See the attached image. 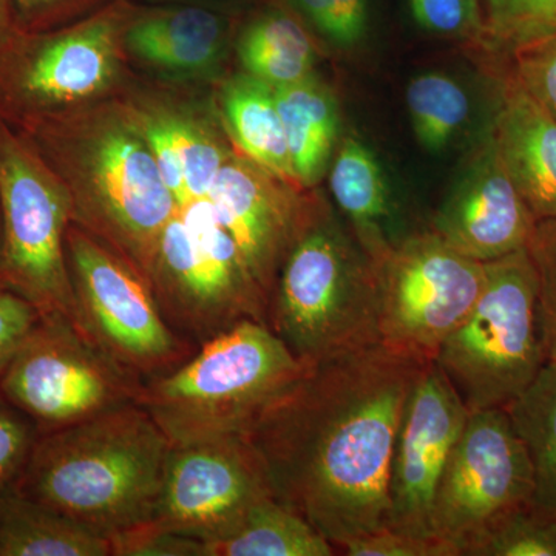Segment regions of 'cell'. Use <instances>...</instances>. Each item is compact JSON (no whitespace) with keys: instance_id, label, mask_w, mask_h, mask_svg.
<instances>
[{"instance_id":"8fae6325","label":"cell","mask_w":556,"mask_h":556,"mask_svg":"<svg viewBox=\"0 0 556 556\" xmlns=\"http://www.w3.org/2000/svg\"><path fill=\"white\" fill-rule=\"evenodd\" d=\"M141 390L139 380L60 317L39 318L0 378V394L39 434L138 404Z\"/></svg>"},{"instance_id":"2e32d148","label":"cell","mask_w":556,"mask_h":556,"mask_svg":"<svg viewBox=\"0 0 556 556\" xmlns=\"http://www.w3.org/2000/svg\"><path fill=\"white\" fill-rule=\"evenodd\" d=\"M320 195V188L291 185L237 150L219 169L208 203L236 241L266 300Z\"/></svg>"},{"instance_id":"d4e9b609","label":"cell","mask_w":556,"mask_h":556,"mask_svg":"<svg viewBox=\"0 0 556 556\" xmlns=\"http://www.w3.org/2000/svg\"><path fill=\"white\" fill-rule=\"evenodd\" d=\"M0 556H112L108 538L13 492L0 500Z\"/></svg>"},{"instance_id":"8d00e7d4","label":"cell","mask_w":556,"mask_h":556,"mask_svg":"<svg viewBox=\"0 0 556 556\" xmlns=\"http://www.w3.org/2000/svg\"><path fill=\"white\" fill-rule=\"evenodd\" d=\"M112 556H206V543L146 522L110 538Z\"/></svg>"},{"instance_id":"ba28073f","label":"cell","mask_w":556,"mask_h":556,"mask_svg":"<svg viewBox=\"0 0 556 556\" xmlns=\"http://www.w3.org/2000/svg\"><path fill=\"white\" fill-rule=\"evenodd\" d=\"M148 278L182 339L200 346L243 320L268 325V300L207 199L178 207L161 232Z\"/></svg>"},{"instance_id":"f35d334b","label":"cell","mask_w":556,"mask_h":556,"mask_svg":"<svg viewBox=\"0 0 556 556\" xmlns=\"http://www.w3.org/2000/svg\"><path fill=\"white\" fill-rule=\"evenodd\" d=\"M39 318V311L30 302L0 287V378Z\"/></svg>"},{"instance_id":"6da1fadb","label":"cell","mask_w":556,"mask_h":556,"mask_svg":"<svg viewBox=\"0 0 556 556\" xmlns=\"http://www.w3.org/2000/svg\"><path fill=\"white\" fill-rule=\"evenodd\" d=\"M427 364L383 343L313 362L247 434L274 497L338 552L387 527L399 427Z\"/></svg>"},{"instance_id":"3957f363","label":"cell","mask_w":556,"mask_h":556,"mask_svg":"<svg viewBox=\"0 0 556 556\" xmlns=\"http://www.w3.org/2000/svg\"><path fill=\"white\" fill-rule=\"evenodd\" d=\"M172 445L139 404L39 434L16 493L110 538L152 518Z\"/></svg>"},{"instance_id":"cb8c5ba5","label":"cell","mask_w":556,"mask_h":556,"mask_svg":"<svg viewBox=\"0 0 556 556\" xmlns=\"http://www.w3.org/2000/svg\"><path fill=\"white\" fill-rule=\"evenodd\" d=\"M274 90L300 186L318 189L343 134L336 91L318 72Z\"/></svg>"},{"instance_id":"f546056e","label":"cell","mask_w":556,"mask_h":556,"mask_svg":"<svg viewBox=\"0 0 556 556\" xmlns=\"http://www.w3.org/2000/svg\"><path fill=\"white\" fill-rule=\"evenodd\" d=\"M320 49L346 53L357 50L367 39L371 20V0H281Z\"/></svg>"},{"instance_id":"d6986e66","label":"cell","mask_w":556,"mask_h":556,"mask_svg":"<svg viewBox=\"0 0 556 556\" xmlns=\"http://www.w3.org/2000/svg\"><path fill=\"white\" fill-rule=\"evenodd\" d=\"M492 70L497 153L536 222L556 218V119L519 86L504 61Z\"/></svg>"},{"instance_id":"9c48e42d","label":"cell","mask_w":556,"mask_h":556,"mask_svg":"<svg viewBox=\"0 0 556 556\" xmlns=\"http://www.w3.org/2000/svg\"><path fill=\"white\" fill-rule=\"evenodd\" d=\"M72 201L30 139L0 121V287L78 328L65 237ZM79 329V328H78Z\"/></svg>"},{"instance_id":"8992f818","label":"cell","mask_w":556,"mask_h":556,"mask_svg":"<svg viewBox=\"0 0 556 556\" xmlns=\"http://www.w3.org/2000/svg\"><path fill=\"white\" fill-rule=\"evenodd\" d=\"M129 0L56 30H13L0 43V121L27 131L98 102L135 80L123 50Z\"/></svg>"},{"instance_id":"f1b7e54d","label":"cell","mask_w":556,"mask_h":556,"mask_svg":"<svg viewBox=\"0 0 556 556\" xmlns=\"http://www.w3.org/2000/svg\"><path fill=\"white\" fill-rule=\"evenodd\" d=\"M484 51L504 61L518 47L556 35V0H482Z\"/></svg>"},{"instance_id":"d6a6232c","label":"cell","mask_w":556,"mask_h":556,"mask_svg":"<svg viewBox=\"0 0 556 556\" xmlns=\"http://www.w3.org/2000/svg\"><path fill=\"white\" fill-rule=\"evenodd\" d=\"M504 64L519 86L556 119V35L518 47Z\"/></svg>"},{"instance_id":"484cf974","label":"cell","mask_w":556,"mask_h":556,"mask_svg":"<svg viewBox=\"0 0 556 556\" xmlns=\"http://www.w3.org/2000/svg\"><path fill=\"white\" fill-rule=\"evenodd\" d=\"M332 555H339L334 544L274 496L255 504L229 535L206 544V556Z\"/></svg>"},{"instance_id":"603a6c76","label":"cell","mask_w":556,"mask_h":556,"mask_svg":"<svg viewBox=\"0 0 556 556\" xmlns=\"http://www.w3.org/2000/svg\"><path fill=\"white\" fill-rule=\"evenodd\" d=\"M214 101L237 152L302 188L292 166L274 87L237 68L215 84Z\"/></svg>"},{"instance_id":"7402d4cb","label":"cell","mask_w":556,"mask_h":556,"mask_svg":"<svg viewBox=\"0 0 556 556\" xmlns=\"http://www.w3.org/2000/svg\"><path fill=\"white\" fill-rule=\"evenodd\" d=\"M320 46L281 0H262L241 14L233 60L270 87L291 86L317 73Z\"/></svg>"},{"instance_id":"ab89813d","label":"cell","mask_w":556,"mask_h":556,"mask_svg":"<svg viewBox=\"0 0 556 556\" xmlns=\"http://www.w3.org/2000/svg\"><path fill=\"white\" fill-rule=\"evenodd\" d=\"M142 5H195L204 9L225 11L240 16L244 11L257 5L262 0H130Z\"/></svg>"},{"instance_id":"5b68a950","label":"cell","mask_w":556,"mask_h":556,"mask_svg":"<svg viewBox=\"0 0 556 556\" xmlns=\"http://www.w3.org/2000/svg\"><path fill=\"white\" fill-rule=\"evenodd\" d=\"M306 365L268 325L243 320L200 345L174 371L142 383L138 404L170 445L247 437Z\"/></svg>"},{"instance_id":"44dd1931","label":"cell","mask_w":556,"mask_h":556,"mask_svg":"<svg viewBox=\"0 0 556 556\" xmlns=\"http://www.w3.org/2000/svg\"><path fill=\"white\" fill-rule=\"evenodd\" d=\"M135 83L169 130L185 172L188 203L207 199L223 164L236 152L219 121L214 87L169 86L139 78Z\"/></svg>"},{"instance_id":"83f0119b","label":"cell","mask_w":556,"mask_h":556,"mask_svg":"<svg viewBox=\"0 0 556 556\" xmlns=\"http://www.w3.org/2000/svg\"><path fill=\"white\" fill-rule=\"evenodd\" d=\"M405 102L413 134L430 153L447 150L471 118L470 93L445 72H426L409 80Z\"/></svg>"},{"instance_id":"30bf717a","label":"cell","mask_w":556,"mask_h":556,"mask_svg":"<svg viewBox=\"0 0 556 556\" xmlns=\"http://www.w3.org/2000/svg\"><path fill=\"white\" fill-rule=\"evenodd\" d=\"M65 252L79 331L131 378L159 379L199 350L170 327L149 278L116 249L72 222Z\"/></svg>"},{"instance_id":"4fadbf2b","label":"cell","mask_w":556,"mask_h":556,"mask_svg":"<svg viewBox=\"0 0 556 556\" xmlns=\"http://www.w3.org/2000/svg\"><path fill=\"white\" fill-rule=\"evenodd\" d=\"M533 490L529 456L506 409L471 412L439 482L431 535L468 556L501 522L532 506Z\"/></svg>"},{"instance_id":"836d02e7","label":"cell","mask_w":556,"mask_h":556,"mask_svg":"<svg viewBox=\"0 0 556 556\" xmlns=\"http://www.w3.org/2000/svg\"><path fill=\"white\" fill-rule=\"evenodd\" d=\"M38 438L35 424L0 394V500L16 492Z\"/></svg>"},{"instance_id":"d590c367","label":"cell","mask_w":556,"mask_h":556,"mask_svg":"<svg viewBox=\"0 0 556 556\" xmlns=\"http://www.w3.org/2000/svg\"><path fill=\"white\" fill-rule=\"evenodd\" d=\"M115 0H11L14 30H56L98 13Z\"/></svg>"},{"instance_id":"4316f807","label":"cell","mask_w":556,"mask_h":556,"mask_svg":"<svg viewBox=\"0 0 556 556\" xmlns=\"http://www.w3.org/2000/svg\"><path fill=\"white\" fill-rule=\"evenodd\" d=\"M504 409L532 466V506L556 517V354Z\"/></svg>"},{"instance_id":"7a4b0ae2","label":"cell","mask_w":556,"mask_h":556,"mask_svg":"<svg viewBox=\"0 0 556 556\" xmlns=\"http://www.w3.org/2000/svg\"><path fill=\"white\" fill-rule=\"evenodd\" d=\"M21 134L67 189L72 222L148 277L161 232L178 203L121 97Z\"/></svg>"},{"instance_id":"e0dca14e","label":"cell","mask_w":556,"mask_h":556,"mask_svg":"<svg viewBox=\"0 0 556 556\" xmlns=\"http://www.w3.org/2000/svg\"><path fill=\"white\" fill-rule=\"evenodd\" d=\"M240 16L204 7L130 2L123 28L127 65L150 83L214 87L233 70Z\"/></svg>"},{"instance_id":"1f68e13d","label":"cell","mask_w":556,"mask_h":556,"mask_svg":"<svg viewBox=\"0 0 556 556\" xmlns=\"http://www.w3.org/2000/svg\"><path fill=\"white\" fill-rule=\"evenodd\" d=\"M419 30L450 40L481 56L484 51L482 0H407Z\"/></svg>"},{"instance_id":"277c9868","label":"cell","mask_w":556,"mask_h":556,"mask_svg":"<svg viewBox=\"0 0 556 556\" xmlns=\"http://www.w3.org/2000/svg\"><path fill=\"white\" fill-rule=\"evenodd\" d=\"M268 327L306 364L378 345V265L321 192L278 270Z\"/></svg>"},{"instance_id":"9a60e30c","label":"cell","mask_w":556,"mask_h":556,"mask_svg":"<svg viewBox=\"0 0 556 556\" xmlns=\"http://www.w3.org/2000/svg\"><path fill=\"white\" fill-rule=\"evenodd\" d=\"M468 408L434 362L424 367L409 394L391 459L387 529L433 536L431 508Z\"/></svg>"},{"instance_id":"e575fe53","label":"cell","mask_w":556,"mask_h":556,"mask_svg":"<svg viewBox=\"0 0 556 556\" xmlns=\"http://www.w3.org/2000/svg\"><path fill=\"white\" fill-rule=\"evenodd\" d=\"M527 252L536 273L551 357L556 354V218L536 222Z\"/></svg>"},{"instance_id":"7c38bea8","label":"cell","mask_w":556,"mask_h":556,"mask_svg":"<svg viewBox=\"0 0 556 556\" xmlns=\"http://www.w3.org/2000/svg\"><path fill=\"white\" fill-rule=\"evenodd\" d=\"M376 265L380 343L433 362L442 343L473 309L484 287V263L424 229Z\"/></svg>"},{"instance_id":"4dcf8cb0","label":"cell","mask_w":556,"mask_h":556,"mask_svg":"<svg viewBox=\"0 0 556 556\" xmlns=\"http://www.w3.org/2000/svg\"><path fill=\"white\" fill-rule=\"evenodd\" d=\"M468 556H556V517L529 506L508 517Z\"/></svg>"},{"instance_id":"52a82bcc","label":"cell","mask_w":556,"mask_h":556,"mask_svg":"<svg viewBox=\"0 0 556 556\" xmlns=\"http://www.w3.org/2000/svg\"><path fill=\"white\" fill-rule=\"evenodd\" d=\"M481 294L434 364L468 412L506 408L548 358L540 289L527 248L484 263Z\"/></svg>"},{"instance_id":"ffe728a7","label":"cell","mask_w":556,"mask_h":556,"mask_svg":"<svg viewBox=\"0 0 556 556\" xmlns=\"http://www.w3.org/2000/svg\"><path fill=\"white\" fill-rule=\"evenodd\" d=\"M327 178L331 203L375 263L424 230L409 225L375 150L354 131H343L340 137Z\"/></svg>"},{"instance_id":"5bb4252c","label":"cell","mask_w":556,"mask_h":556,"mask_svg":"<svg viewBox=\"0 0 556 556\" xmlns=\"http://www.w3.org/2000/svg\"><path fill=\"white\" fill-rule=\"evenodd\" d=\"M274 496L247 437L172 445L150 525L204 543L229 535L249 510Z\"/></svg>"},{"instance_id":"74e56055","label":"cell","mask_w":556,"mask_h":556,"mask_svg":"<svg viewBox=\"0 0 556 556\" xmlns=\"http://www.w3.org/2000/svg\"><path fill=\"white\" fill-rule=\"evenodd\" d=\"M348 556H459L452 544L437 536H417L397 530L382 529L343 546Z\"/></svg>"},{"instance_id":"60d3db41","label":"cell","mask_w":556,"mask_h":556,"mask_svg":"<svg viewBox=\"0 0 556 556\" xmlns=\"http://www.w3.org/2000/svg\"><path fill=\"white\" fill-rule=\"evenodd\" d=\"M14 30L11 0H0V43Z\"/></svg>"},{"instance_id":"ac0fdd59","label":"cell","mask_w":556,"mask_h":556,"mask_svg":"<svg viewBox=\"0 0 556 556\" xmlns=\"http://www.w3.org/2000/svg\"><path fill=\"white\" fill-rule=\"evenodd\" d=\"M535 225L497 153L490 116L428 229L460 254L486 263L527 248Z\"/></svg>"}]
</instances>
